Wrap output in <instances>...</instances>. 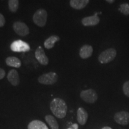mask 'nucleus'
Here are the masks:
<instances>
[{
    "instance_id": "nucleus-1",
    "label": "nucleus",
    "mask_w": 129,
    "mask_h": 129,
    "mask_svg": "<svg viewBox=\"0 0 129 129\" xmlns=\"http://www.w3.org/2000/svg\"><path fill=\"white\" fill-rule=\"evenodd\" d=\"M51 112L58 118H63L67 115L68 107L64 100L60 98H55L51 102Z\"/></svg>"
},
{
    "instance_id": "nucleus-2",
    "label": "nucleus",
    "mask_w": 129,
    "mask_h": 129,
    "mask_svg": "<svg viewBox=\"0 0 129 129\" xmlns=\"http://www.w3.org/2000/svg\"><path fill=\"white\" fill-rule=\"evenodd\" d=\"M117 56V51L113 48H109L102 52L98 57V60L102 64L109 63L115 59Z\"/></svg>"
},
{
    "instance_id": "nucleus-3",
    "label": "nucleus",
    "mask_w": 129,
    "mask_h": 129,
    "mask_svg": "<svg viewBox=\"0 0 129 129\" xmlns=\"http://www.w3.org/2000/svg\"><path fill=\"white\" fill-rule=\"evenodd\" d=\"M32 19L35 25L40 27H44L47 19V12L44 9H38L34 14Z\"/></svg>"
},
{
    "instance_id": "nucleus-4",
    "label": "nucleus",
    "mask_w": 129,
    "mask_h": 129,
    "mask_svg": "<svg viewBox=\"0 0 129 129\" xmlns=\"http://www.w3.org/2000/svg\"><path fill=\"white\" fill-rule=\"evenodd\" d=\"M58 75L55 72H50L44 74L39 77L38 79L40 84L44 85H53L57 81Z\"/></svg>"
},
{
    "instance_id": "nucleus-5",
    "label": "nucleus",
    "mask_w": 129,
    "mask_h": 129,
    "mask_svg": "<svg viewBox=\"0 0 129 129\" xmlns=\"http://www.w3.org/2000/svg\"><path fill=\"white\" fill-rule=\"evenodd\" d=\"M80 97L83 101L88 104H94L98 100L97 93L93 89L83 90L80 93Z\"/></svg>"
},
{
    "instance_id": "nucleus-6",
    "label": "nucleus",
    "mask_w": 129,
    "mask_h": 129,
    "mask_svg": "<svg viewBox=\"0 0 129 129\" xmlns=\"http://www.w3.org/2000/svg\"><path fill=\"white\" fill-rule=\"evenodd\" d=\"M10 48L14 52H26L30 50V46L26 42L19 40L13 42Z\"/></svg>"
},
{
    "instance_id": "nucleus-7",
    "label": "nucleus",
    "mask_w": 129,
    "mask_h": 129,
    "mask_svg": "<svg viewBox=\"0 0 129 129\" xmlns=\"http://www.w3.org/2000/svg\"><path fill=\"white\" fill-rule=\"evenodd\" d=\"M13 28L14 32L21 37H25L29 34V29L28 26L22 22H14Z\"/></svg>"
},
{
    "instance_id": "nucleus-8",
    "label": "nucleus",
    "mask_w": 129,
    "mask_h": 129,
    "mask_svg": "<svg viewBox=\"0 0 129 129\" xmlns=\"http://www.w3.org/2000/svg\"><path fill=\"white\" fill-rule=\"evenodd\" d=\"M114 119L119 124L126 125L129 123V113L126 111L117 112L114 115Z\"/></svg>"
},
{
    "instance_id": "nucleus-9",
    "label": "nucleus",
    "mask_w": 129,
    "mask_h": 129,
    "mask_svg": "<svg viewBox=\"0 0 129 129\" xmlns=\"http://www.w3.org/2000/svg\"><path fill=\"white\" fill-rule=\"evenodd\" d=\"M35 56L37 60L40 64H41L42 65H47L49 60L41 46H39L37 48L35 52Z\"/></svg>"
},
{
    "instance_id": "nucleus-10",
    "label": "nucleus",
    "mask_w": 129,
    "mask_h": 129,
    "mask_svg": "<svg viewBox=\"0 0 129 129\" xmlns=\"http://www.w3.org/2000/svg\"><path fill=\"white\" fill-rule=\"evenodd\" d=\"M99 22L100 19L97 14L91 16L84 17L81 20V23L84 26H94L99 24Z\"/></svg>"
},
{
    "instance_id": "nucleus-11",
    "label": "nucleus",
    "mask_w": 129,
    "mask_h": 129,
    "mask_svg": "<svg viewBox=\"0 0 129 129\" xmlns=\"http://www.w3.org/2000/svg\"><path fill=\"white\" fill-rule=\"evenodd\" d=\"M7 80L13 86H17L20 83V78L18 72L15 69H12L7 75Z\"/></svg>"
},
{
    "instance_id": "nucleus-12",
    "label": "nucleus",
    "mask_w": 129,
    "mask_h": 129,
    "mask_svg": "<svg viewBox=\"0 0 129 129\" xmlns=\"http://www.w3.org/2000/svg\"><path fill=\"white\" fill-rule=\"evenodd\" d=\"M93 52V48L92 46L90 45H84L81 47L79 54L81 58L83 59H87V58L91 57Z\"/></svg>"
},
{
    "instance_id": "nucleus-13",
    "label": "nucleus",
    "mask_w": 129,
    "mask_h": 129,
    "mask_svg": "<svg viewBox=\"0 0 129 129\" xmlns=\"http://www.w3.org/2000/svg\"><path fill=\"white\" fill-rule=\"evenodd\" d=\"M88 113L83 108H79L77 110V121L80 125H85L88 119Z\"/></svg>"
},
{
    "instance_id": "nucleus-14",
    "label": "nucleus",
    "mask_w": 129,
    "mask_h": 129,
    "mask_svg": "<svg viewBox=\"0 0 129 129\" xmlns=\"http://www.w3.org/2000/svg\"><path fill=\"white\" fill-rule=\"evenodd\" d=\"M90 0H70V6L76 10L83 9L89 3Z\"/></svg>"
},
{
    "instance_id": "nucleus-15",
    "label": "nucleus",
    "mask_w": 129,
    "mask_h": 129,
    "mask_svg": "<svg viewBox=\"0 0 129 129\" xmlns=\"http://www.w3.org/2000/svg\"><path fill=\"white\" fill-rule=\"evenodd\" d=\"M28 129H48V128L44 122L36 120L29 123Z\"/></svg>"
},
{
    "instance_id": "nucleus-16",
    "label": "nucleus",
    "mask_w": 129,
    "mask_h": 129,
    "mask_svg": "<svg viewBox=\"0 0 129 129\" xmlns=\"http://www.w3.org/2000/svg\"><path fill=\"white\" fill-rule=\"evenodd\" d=\"M6 63L9 67H12L16 68H19L21 67V61L20 59L14 56H10L6 59Z\"/></svg>"
},
{
    "instance_id": "nucleus-17",
    "label": "nucleus",
    "mask_w": 129,
    "mask_h": 129,
    "mask_svg": "<svg viewBox=\"0 0 129 129\" xmlns=\"http://www.w3.org/2000/svg\"><path fill=\"white\" fill-rule=\"evenodd\" d=\"M59 40H60V38L57 35H51L44 41V47L47 49H51L54 47L55 43L59 41Z\"/></svg>"
},
{
    "instance_id": "nucleus-18",
    "label": "nucleus",
    "mask_w": 129,
    "mask_h": 129,
    "mask_svg": "<svg viewBox=\"0 0 129 129\" xmlns=\"http://www.w3.org/2000/svg\"><path fill=\"white\" fill-rule=\"evenodd\" d=\"M45 120H46V122L50 127L51 129H59V124H58L57 121H56L55 118L53 117L51 115H47L45 117Z\"/></svg>"
},
{
    "instance_id": "nucleus-19",
    "label": "nucleus",
    "mask_w": 129,
    "mask_h": 129,
    "mask_svg": "<svg viewBox=\"0 0 129 129\" xmlns=\"http://www.w3.org/2000/svg\"><path fill=\"white\" fill-rule=\"evenodd\" d=\"M9 8L12 13H16L19 8V0H9Z\"/></svg>"
},
{
    "instance_id": "nucleus-20",
    "label": "nucleus",
    "mask_w": 129,
    "mask_h": 129,
    "mask_svg": "<svg viewBox=\"0 0 129 129\" xmlns=\"http://www.w3.org/2000/svg\"><path fill=\"white\" fill-rule=\"evenodd\" d=\"M119 10L125 16L129 15V4L127 3H123L120 5Z\"/></svg>"
},
{
    "instance_id": "nucleus-21",
    "label": "nucleus",
    "mask_w": 129,
    "mask_h": 129,
    "mask_svg": "<svg viewBox=\"0 0 129 129\" xmlns=\"http://www.w3.org/2000/svg\"><path fill=\"white\" fill-rule=\"evenodd\" d=\"M122 90L125 96L129 98V81H127L124 83L122 86Z\"/></svg>"
},
{
    "instance_id": "nucleus-22",
    "label": "nucleus",
    "mask_w": 129,
    "mask_h": 129,
    "mask_svg": "<svg viewBox=\"0 0 129 129\" xmlns=\"http://www.w3.org/2000/svg\"><path fill=\"white\" fill-rule=\"evenodd\" d=\"M5 23H6V19H5L4 16L0 13V28L4 26Z\"/></svg>"
},
{
    "instance_id": "nucleus-23",
    "label": "nucleus",
    "mask_w": 129,
    "mask_h": 129,
    "mask_svg": "<svg viewBox=\"0 0 129 129\" xmlns=\"http://www.w3.org/2000/svg\"><path fill=\"white\" fill-rule=\"evenodd\" d=\"M5 76H6L5 71L2 68H0V80H2L3 78H4Z\"/></svg>"
},
{
    "instance_id": "nucleus-24",
    "label": "nucleus",
    "mask_w": 129,
    "mask_h": 129,
    "mask_svg": "<svg viewBox=\"0 0 129 129\" xmlns=\"http://www.w3.org/2000/svg\"><path fill=\"white\" fill-rule=\"evenodd\" d=\"M69 128L71 129H78V125L76 123L73 124L71 126V127H69Z\"/></svg>"
},
{
    "instance_id": "nucleus-25",
    "label": "nucleus",
    "mask_w": 129,
    "mask_h": 129,
    "mask_svg": "<svg viewBox=\"0 0 129 129\" xmlns=\"http://www.w3.org/2000/svg\"><path fill=\"white\" fill-rule=\"evenodd\" d=\"M106 1L109 3V4H112V3H114L115 0H106Z\"/></svg>"
},
{
    "instance_id": "nucleus-26",
    "label": "nucleus",
    "mask_w": 129,
    "mask_h": 129,
    "mask_svg": "<svg viewBox=\"0 0 129 129\" xmlns=\"http://www.w3.org/2000/svg\"><path fill=\"white\" fill-rule=\"evenodd\" d=\"M102 129H112V128H111V127H103Z\"/></svg>"
},
{
    "instance_id": "nucleus-27",
    "label": "nucleus",
    "mask_w": 129,
    "mask_h": 129,
    "mask_svg": "<svg viewBox=\"0 0 129 129\" xmlns=\"http://www.w3.org/2000/svg\"><path fill=\"white\" fill-rule=\"evenodd\" d=\"M68 129H71V128H68Z\"/></svg>"
}]
</instances>
